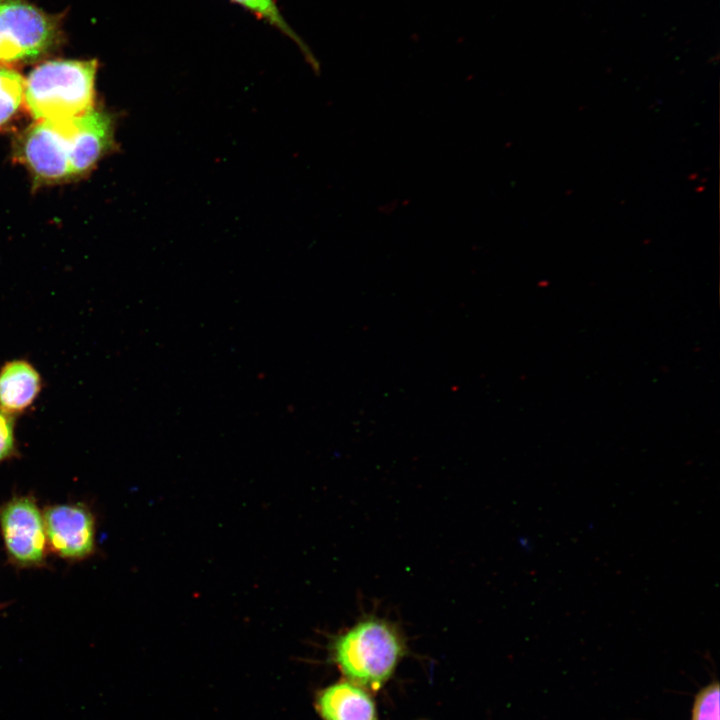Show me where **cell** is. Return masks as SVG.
I'll return each mask as SVG.
<instances>
[{
    "instance_id": "1",
    "label": "cell",
    "mask_w": 720,
    "mask_h": 720,
    "mask_svg": "<svg viewBox=\"0 0 720 720\" xmlns=\"http://www.w3.org/2000/svg\"><path fill=\"white\" fill-rule=\"evenodd\" d=\"M398 624L375 613L361 615L331 641L334 662L357 685L379 687L406 653Z\"/></svg>"
},
{
    "instance_id": "2",
    "label": "cell",
    "mask_w": 720,
    "mask_h": 720,
    "mask_svg": "<svg viewBox=\"0 0 720 720\" xmlns=\"http://www.w3.org/2000/svg\"><path fill=\"white\" fill-rule=\"evenodd\" d=\"M97 60L55 59L36 66L25 78L24 105L36 120H61L91 110Z\"/></svg>"
},
{
    "instance_id": "3",
    "label": "cell",
    "mask_w": 720,
    "mask_h": 720,
    "mask_svg": "<svg viewBox=\"0 0 720 720\" xmlns=\"http://www.w3.org/2000/svg\"><path fill=\"white\" fill-rule=\"evenodd\" d=\"M58 16L29 0H0V66L35 60L59 44Z\"/></svg>"
},
{
    "instance_id": "4",
    "label": "cell",
    "mask_w": 720,
    "mask_h": 720,
    "mask_svg": "<svg viewBox=\"0 0 720 720\" xmlns=\"http://www.w3.org/2000/svg\"><path fill=\"white\" fill-rule=\"evenodd\" d=\"M75 117L35 121L14 143V158L24 165L35 185L71 180Z\"/></svg>"
},
{
    "instance_id": "5",
    "label": "cell",
    "mask_w": 720,
    "mask_h": 720,
    "mask_svg": "<svg viewBox=\"0 0 720 720\" xmlns=\"http://www.w3.org/2000/svg\"><path fill=\"white\" fill-rule=\"evenodd\" d=\"M0 534L14 566L39 568L46 564L44 516L32 495H16L0 505Z\"/></svg>"
},
{
    "instance_id": "6",
    "label": "cell",
    "mask_w": 720,
    "mask_h": 720,
    "mask_svg": "<svg viewBox=\"0 0 720 720\" xmlns=\"http://www.w3.org/2000/svg\"><path fill=\"white\" fill-rule=\"evenodd\" d=\"M47 547L66 561H82L95 553L96 520L82 503L54 504L43 511Z\"/></svg>"
},
{
    "instance_id": "7",
    "label": "cell",
    "mask_w": 720,
    "mask_h": 720,
    "mask_svg": "<svg viewBox=\"0 0 720 720\" xmlns=\"http://www.w3.org/2000/svg\"><path fill=\"white\" fill-rule=\"evenodd\" d=\"M43 388L38 369L28 360L17 358L0 367V410L15 417L35 404Z\"/></svg>"
},
{
    "instance_id": "8",
    "label": "cell",
    "mask_w": 720,
    "mask_h": 720,
    "mask_svg": "<svg viewBox=\"0 0 720 720\" xmlns=\"http://www.w3.org/2000/svg\"><path fill=\"white\" fill-rule=\"evenodd\" d=\"M317 709L324 720H377L371 697L351 682H339L322 690Z\"/></svg>"
},
{
    "instance_id": "9",
    "label": "cell",
    "mask_w": 720,
    "mask_h": 720,
    "mask_svg": "<svg viewBox=\"0 0 720 720\" xmlns=\"http://www.w3.org/2000/svg\"><path fill=\"white\" fill-rule=\"evenodd\" d=\"M233 3L241 6L248 10L258 18L267 22L269 25L278 29L284 35L289 37L294 43L297 44L299 49L303 52L306 59L311 65L316 68L318 66L314 56L310 52L309 48L298 36V34L290 27L288 22L284 19L283 15L279 11V8L275 0H230Z\"/></svg>"
},
{
    "instance_id": "10",
    "label": "cell",
    "mask_w": 720,
    "mask_h": 720,
    "mask_svg": "<svg viewBox=\"0 0 720 720\" xmlns=\"http://www.w3.org/2000/svg\"><path fill=\"white\" fill-rule=\"evenodd\" d=\"M24 82L18 71L0 66V129L11 122L24 105Z\"/></svg>"
},
{
    "instance_id": "11",
    "label": "cell",
    "mask_w": 720,
    "mask_h": 720,
    "mask_svg": "<svg viewBox=\"0 0 720 720\" xmlns=\"http://www.w3.org/2000/svg\"><path fill=\"white\" fill-rule=\"evenodd\" d=\"M691 720H719V684L717 681L703 687L695 696Z\"/></svg>"
},
{
    "instance_id": "12",
    "label": "cell",
    "mask_w": 720,
    "mask_h": 720,
    "mask_svg": "<svg viewBox=\"0 0 720 720\" xmlns=\"http://www.w3.org/2000/svg\"><path fill=\"white\" fill-rule=\"evenodd\" d=\"M19 455L16 417L0 410V464Z\"/></svg>"
}]
</instances>
